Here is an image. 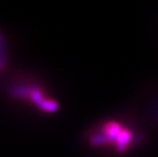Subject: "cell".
I'll use <instances>...</instances> for the list:
<instances>
[{
    "instance_id": "6da1fadb",
    "label": "cell",
    "mask_w": 158,
    "mask_h": 157,
    "mask_svg": "<svg viewBox=\"0 0 158 157\" xmlns=\"http://www.w3.org/2000/svg\"><path fill=\"white\" fill-rule=\"evenodd\" d=\"M9 94L13 98L29 103L41 112L55 113L59 109L58 102L34 82L19 81L13 83L9 87Z\"/></svg>"
},
{
    "instance_id": "7a4b0ae2",
    "label": "cell",
    "mask_w": 158,
    "mask_h": 157,
    "mask_svg": "<svg viewBox=\"0 0 158 157\" xmlns=\"http://www.w3.org/2000/svg\"><path fill=\"white\" fill-rule=\"evenodd\" d=\"M100 133H95L90 137V143L93 146H101L112 143L117 152L123 153L129 148L133 140L130 130L116 122L104 123Z\"/></svg>"
},
{
    "instance_id": "3957f363",
    "label": "cell",
    "mask_w": 158,
    "mask_h": 157,
    "mask_svg": "<svg viewBox=\"0 0 158 157\" xmlns=\"http://www.w3.org/2000/svg\"><path fill=\"white\" fill-rule=\"evenodd\" d=\"M6 59H5V54H4V49H3V43L0 37V71L3 68V66L5 65Z\"/></svg>"
}]
</instances>
